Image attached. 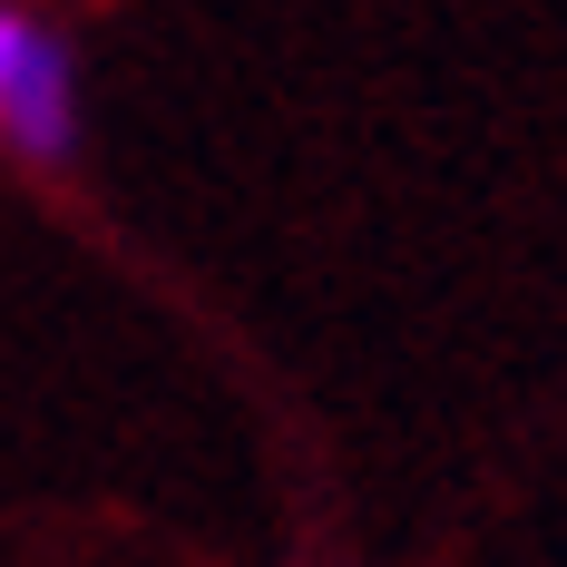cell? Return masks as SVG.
Segmentation results:
<instances>
[{
    "instance_id": "1",
    "label": "cell",
    "mask_w": 567,
    "mask_h": 567,
    "mask_svg": "<svg viewBox=\"0 0 567 567\" xmlns=\"http://www.w3.org/2000/svg\"><path fill=\"white\" fill-rule=\"evenodd\" d=\"M79 137H89V99H79V50H69V30H50V50L30 59V79L10 89V109H0V157H20V167L59 176L79 157Z\"/></svg>"
},
{
    "instance_id": "2",
    "label": "cell",
    "mask_w": 567,
    "mask_h": 567,
    "mask_svg": "<svg viewBox=\"0 0 567 567\" xmlns=\"http://www.w3.org/2000/svg\"><path fill=\"white\" fill-rule=\"evenodd\" d=\"M50 50V20L40 10H20V0H0V109H10V89L30 79V59Z\"/></svg>"
}]
</instances>
